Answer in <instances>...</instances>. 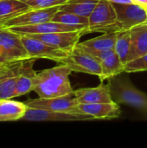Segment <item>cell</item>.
Here are the masks:
<instances>
[{"label":"cell","mask_w":147,"mask_h":148,"mask_svg":"<svg viewBox=\"0 0 147 148\" xmlns=\"http://www.w3.org/2000/svg\"><path fill=\"white\" fill-rule=\"evenodd\" d=\"M29 121H80L94 120L93 116L87 114H75L65 112H55L48 109L28 107L23 118Z\"/></svg>","instance_id":"cell-9"},{"label":"cell","mask_w":147,"mask_h":148,"mask_svg":"<svg viewBox=\"0 0 147 148\" xmlns=\"http://www.w3.org/2000/svg\"><path fill=\"white\" fill-rule=\"evenodd\" d=\"M28 106L11 99H0V122L23 120Z\"/></svg>","instance_id":"cell-19"},{"label":"cell","mask_w":147,"mask_h":148,"mask_svg":"<svg viewBox=\"0 0 147 148\" xmlns=\"http://www.w3.org/2000/svg\"><path fill=\"white\" fill-rule=\"evenodd\" d=\"M21 1H23V2H24V1H25V0H21Z\"/></svg>","instance_id":"cell-30"},{"label":"cell","mask_w":147,"mask_h":148,"mask_svg":"<svg viewBox=\"0 0 147 148\" xmlns=\"http://www.w3.org/2000/svg\"><path fill=\"white\" fill-rule=\"evenodd\" d=\"M22 61H8L0 64V99L15 97L16 85Z\"/></svg>","instance_id":"cell-10"},{"label":"cell","mask_w":147,"mask_h":148,"mask_svg":"<svg viewBox=\"0 0 147 148\" xmlns=\"http://www.w3.org/2000/svg\"><path fill=\"white\" fill-rule=\"evenodd\" d=\"M61 64H65L75 72L85 73L100 76L101 74V62L89 53L77 46L74 47L68 56L62 60Z\"/></svg>","instance_id":"cell-5"},{"label":"cell","mask_w":147,"mask_h":148,"mask_svg":"<svg viewBox=\"0 0 147 148\" xmlns=\"http://www.w3.org/2000/svg\"><path fill=\"white\" fill-rule=\"evenodd\" d=\"M78 113L93 116L94 119H115L120 116V108L116 101L107 103H79Z\"/></svg>","instance_id":"cell-14"},{"label":"cell","mask_w":147,"mask_h":148,"mask_svg":"<svg viewBox=\"0 0 147 148\" xmlns=\"http://www.w3.org/2000/svg\"><path fill=\"white\" fill-rule=\"evenodd\" d=\"M72 69L65 64L36 73L34 80L35 91L40 98H54L73 93L69 75Z\"/></svg>","instance_id":"cell-1"},{"label":"cell","mask_w":147,"mask_h":148,"mask_svg":"<svg viewBox=\"0 0 147 148\" xmlns=\"http://www.w3.org/2000/svg\"><path fill=\"white\" fill-rule=\"evenodd\" d=\"M60 10V6H55L43 9H31L9 21L2 28L7 29L16 26H27L51 21L55 14Z\"/></svg>","instance_id":"cell-11"},{"label":"cell","mask_w":147,"mask_h":148,"mask_svg":"<svg viewBox=\"0 0 147 148\" xmlns=\"http://www.w3.org/2000/svg\"><path fill=\"white\" fill-rule=\"evenodd\" d=\"M0 46L6 62L30 58L22 42V36L9 29L0 28Z\"/></svg>","instance_id":"cell-7"},{"label":"cell","mask_w":147,"mask_h":148,"mask_svg":"<svg viewBox=\"0 0 147 148\" xmlns=\"http://www.w3.org/2000/svg\"><path fill=\"white\" fill-rule=\"evenodd\" d=\"M116 37L117 32L104 33L100 36L78 42L76 46L88 53L114 49Z\"/></svg>","instance_id":"cell-18"},{"label":"cell","mask_w":147,"mask_h":148,"mask_svg":"<svg viewBox=\"0 0 147 148\" xmlns=\"http://www.w3.org/2000/svg\"><path fill=\"white\" fill-rule=\"evenodd\" d=\"M146 13H147V9H146Z\"/></svg>","instance_id":"cell-31"},{"label":"cell","mask_w":147,"mask_h":148,"mask_svg":"<svg viewBox=\"0 0 147 148\" xmlns=\"http://www.w3.org/2000/svg\"><path fill=\"white\" fill-rule=\"evenodd\" d=\"M22 42L30 58L35 59H49L55 61L58 63H62V60L65 59L70 50L62 49L53 47L44 42L34 38L27 35H21Z\"/></svg>","instance_id":"cell-4"},{"label":"cell","mask_w":147,"mask_h":148,"mask_svg":"<svg viewBox=\"0 0 147 148\" xmlns=\"http://www.w3.org/2000/svg\"><path fill=\"white\" fill-rule=\"evenodd\" d=\"M113 3H133V0H107Z\"/></svg>","instance_id":"cell-28"},{"label":"cell","mask_w":147,"mask_h":148,"mask_svg":"<svg viewBox=\"0 0 147 148\" xmlns=\"http://www.w3.org/2000/svg\"><path fill=\"white\" fill-rule=\"evenodd\" d=\"M35 60L36 59L29 58L22 61V65L16 85L15 97L26 95L33 90L34 80L36 75V71L33 69Z\"/></svg>","instance_id":"cell-16"},{"label":"cell","mask_w":147,"mask_h":148,"mask_svg":"<svg viewBox=\"0 0 147 148\" xmlns=\"http://www.w3.org/2000/svg\"><path fill=\"white\" fill-rule=\"evenodd\" d=\"M86 24L79 25H68L62 23H57L54 21H49L42 23L27 25V26H16L7 28L11 31L18 33L20 35H36V34H47L53 32H62V31H75L80 30L87 28Z\"/></svg>","instance_id":"cell-13"},{"label":"cell","mask_w":147,"mask_h":148,"mask_svg":"<svg viewBox=\"0 0 147 148\" xmlns=\"http://www.w3.org/2000/svg\"><path fill=\"white\" fill-rule=\"evenodd\" d=\"M117 23V15L113 3L107 0H100L94 11L88 16V24L86 32H120Z\"/></svg>","instance_id":"cell-3"},{"label":"cell","mask_w":147,"mask_h":148,"mask_svg":"<svg viewBox=\"0 0 147 148\" xmlns=\"http://www.w3.org/2000/svg\"><path fill=\"white\" fill-rule=\"evenodd\" d=\"M31 9L28 3L21 0H0V28L7 21Z\"/></svg>","instance_id":"cell-20"},{"label":"cell","mask_w":147,"mask_h":148,"mask_svg":"<svg viewBox=\"0 0 147 148\" xmlns=\"http://www.w3.org/2000/svg\"><path fill=\"white\" fill-rule=\"evenodd\" d=\"M120 31L147 23L146 10L137 3H113Z\"/></svg>","instance_id":"cell-6"},{"label":"cell","mask_w":147,"mask_h":148,"mask_svg":"<svg viewBox=\"0 0 147 148\" xmlns=\"http://www.w3.org/2000/svg\"><path fill=\"white\" fill-rule=\"evenodd\" d=\"M54 22L62 23L68 25H79V24H88V17L81 16L71 12H67L64 10H59L55 16H53L52 20Z\"/></svg>","instance_id":"cell-24"},{"label":"cell","mask_w":147,"mask_h":148,"mask_svg":"<svg viewBox=\"0 0 147 148\" xmlns=\"http://www.w3.org/2000/svg\"><path fill=\"white\" fill-rule=\"evenodd\" d=\"M147 53V23L131 29V49L128 61L139 58Z\"/></svg>","instance_id":"cell-17"},{"label":"cell","mask_w":147,"mask_h":148,"mask_svg":"<svg viewBox=\"0 0 147 148\" xmlns=\"http://www.w3.org/2000/svg\"><path fill=\"white\" fill-rule=\"evenodd\" d=\"M69 1L71 0H25L24 2L28 3L32 9H43L61 6L68 3Z\"/></svg>","instance_id":"cell-26"},{"label":"cell","mask_w":147,"mask_h":148,"mask_svg":"<svg viewBox=\"0 0 147 148\" xmlns=\"http://www.w3.org/2000/svg\"><path fill=\"white\" fill-rule=\"evenodd\" d=\"M6 60L3 56V49L0 46V63H3V62H5Z\"/></svg>","instance_id":"cell-29"},{"label":"cell","mask_w":147,"mask_h":148,"mask_svg":"<svg viewBox=\"0 0 147 148\" xmlns=\"http://www.w3.org/2000/svg\"><path fill=\"white\" fill-rule=\"evenodd\" d=\"M86 28L75 30V31H62V32H53L47 34H36V35H27L41 40L47 44L53 47L70 50L79 42L81 37L86 34Z\"/></svg>","instance_id":"cell-12"},{"label":"cell","mask_w":147,"mask_h":148,"mask_svg":"<svg viewBox=\"0 0 147 148\" xmlns=\"http://www.w3.org/2000/svg\"><path fill=\"white\" fill-rule=\"evenodd\" d=\"M133 2L144 7L145 9H147V0H133Z\"/></svg>","instance_id":"cell-27"},{"label":"cell","mask_w":147,"mask_h":148,"mask_svg":"<svg viewBox=\"0 0 147 148\" xmlns=\"http://www.w3.org/2000/svg\"><path fill=\"white\" fill-rule=\"evenodd\" d=\"M100 0H71L60 6L61 10L88 17Z\"/></svg>","instance_id":"cell-22"},{"label":"cell","mask_w":147,"mask_h":148,"mask_svg":"<svg viewBox=\"0 0 147 148\" xmlns=\"http://www.w3.org/2000/svg\"><path fill=\"white\" fill-rule=\"evenodd\" d=\"M27 106L29 108L48 109L55 112H65L79 114L77 105L79 104L75 93L54 98H38L28 101Z\"/></svg>","instance_id":"cell-8"},{"label":"cell","mask_w":147,"mask_h":148,"mask_svg":"<svg viewBox=\"0 0 147 148\" xmlns=\"http://www.w3.org/2000/svg\"><path fill=\"white\" fill-rule=\"evenodd\" d=\"M0 64H1V63H0Z\"/></svg>","instance_id":"cell-32"},{"label":"cell","mask_w":147,"mask_h":148,"mask_svg":"<svg viewBox=\"0 0 147 148\" xmlns=\"http://www.w3.org/2000/svg\"><path fill=\"white\" fill-rule=\"evenodd\" d=\"M79 103H107L113 101L109 84L85 88L74 91Z\"/></svg>","instance_id":"cell-15"},{"label":"cell","mask_w":147,"mask_h":148,"mask_svg":"<svg viewBox=\"0 0 147 148\" xmlns=\"http://www.w3.org/2000/svg\"><path fill=\"white\" fill-rule=\"evenodd\" d=\"M101 74L99 76L101 82L109 80L125 72L126 65L120 61L118 55L114 52L101 62Z\"/></svg>","instance_id":"cell-21"},{"label":"cell","mask_w":147,"mask_h":148,"mask_svg":"<svg viewBox=\"0 0 147 148\" xmlns=\"http://www.w3.org/2000/svg\"><path fill=\"white\" fill-rule=\"evenodd\" d=\"M147 71V53L146 55L127 62L125 68L126 73H137Z\"/></svg>","instance_id":"cell-25"},{"label":"cell","mask_w":147,"mask_h":148,"mask_svg":"<svg viewBox=\"0 0 147 148\" xmlns=\"http://www.w3.org/2000/svg\"><path fill=\"white\" fill-rule=\"evenodd\" d=\"M131 49V29L117 32L114 51L120 61L126 65L128 61V56Z\"/></svg>","instance_id":"cell-23"},{"label":"cell","mask_w":147,"mask_h":148,"mask_svg":"<svg viewBox=\"0 0 147 148\" xmlns=\"http://www.w3.org/2000/svg\"><path fill=\"white\" fill-rule=\"evenodd\" d=\"M113 100L147 113V94L138 89L128 77L114 76L109 79Z\"/></svg>","instance_id":"cell-2"}]
</instances>
